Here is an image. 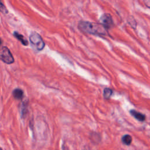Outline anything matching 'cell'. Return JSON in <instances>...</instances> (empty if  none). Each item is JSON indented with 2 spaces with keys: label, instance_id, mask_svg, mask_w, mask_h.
I'll use <instances>...</instances> for the list:
<instances>
[{
  "label": "cell",
  "instance_id": "obj_1",
  "mask_svg": "<svg viewBox=\"0 0 150 150\" xmlns=\"http://www.w3.org/2000/svg\"><path fill=\"white\" fill-rule=\"evenodd\" d=\"M79 28L83 32L89 34L99 35H105L106 34L105 28L102 25L88 21H80L79 23Z\"/></svg>",
  "mask_w": 150,
  "mask_h": 150
},
{
  "label": "cell",
  "instance_id": "obj_2",
  "mask_svg": "<svg viewBox=\"0 0 150 150\" xmlns=\"http://www.w3.org/2000/svg\"><path fill=\"white\" fill-rule=\"evenodd\" d=\"M29 40L33 48L38 51L43 50L45 46V43L43 39L40 35L36 32H33L30 33L29 36Z\"/></svg>",
  "mask_w": 150,
  "mask_h": 150
},
{
  "label": "cell",
  "instance_id": "obj_3",
  "mask_svg": "<svg viewBox=\"0 0 150 150\" xmlns=\"http://www.w3.org/2000/svg\"><path fill=\"white\" fill-rule=\"evenodd\" d=\"M0 60L8 64H12L15 61L11 51L6 46L0 47Z\"/></svg>",
  "mask_w": 150,
  "mask_h": 150
},
{
  "label": "cell",
  "instance_id": "obj_4",
  "mask_svg": "<svg viewBox=\"0 0 150 150\" xmlns=\"http://www.w3.org/2000/svg\"><path fill=\"white\" fill-rule=\"evenodd\" d=\"M101 25H102L105 29L110 28L113 25V21L111 16L109 13H104L100 18Z\"/></svg>",
  "mask_w": 150,
  "mask_h": 150
},
{
  "label": "cell",
  "instance_id": "obj_5",
  "mask_svg": "<svg viewBox=\"0 0 150 150\" xmlns=\"http://www.w3.org/2000/svg\"><path fill=\"white\" fill-rule=\"evenodd\" d=\"M130 114L137 120H138L139 121H144L145 120V116L143 114H141L139 112H138L134 110H131L129 111Z\"/></svg>",
  "mask_w": 150,
  "mask_h": 150
},
{
  "label": "cell",
  "instance_id": "obj_6",
  "mask_svg": "<svg viewBox=\"0 0 150 150\" xmlns=\"http://www.w3.org/2000/svg\"><path fill=\"white\" fill-rule=\"evenodd\" d=\"M13 36L15 38H16L18 40H19L23 45H24V46H28V44H29L28 41L23 35L17 32H14Z\"/></svg>",
  "mask_w": 150,
  "mask_h": 150
},
{
  "label": "cell",
  "instance_id": "obj_7",
  "mask_svg": "<svg viewBox=\"0 0 150 150\" xmlns=\"http://www.w3.org/2000/svg\"><path fill=\"white\" fill-rule=\"evenodd\" d=\"M12 94L15 99L21 100L23 97V91L20 88H15L13 91Z\"/></svg>",
  "mask_w": 150,
  "mask_h": 150
},
{
  "label": "cell",
  "instance_id": "obj_8",
  "mask_svg": "<svg viewBox=\"0 0 150 150\" xmlns=\"http://www.w3.org/2000/svg\"><path fill=\"white\" fill-rule=\"evenodd\" d=\"M122 141L124 144H125L127 145H129L131 144L132 142V137L129 135H125L122 138Z\"/></svg>",
  "mask_w": 150,
  "mask_h": 150
},
{
  "label": "cell",
  "instance_id": "obj_9",
  "mask_svg": "<svg viewBox=\"0 0 150 150\" xmlns=\"http://www.w3.org/2000/svg\"><path fill=\"white\" fill-rule=\"evenodd\" d=\"M112 94V90L109 88H105L104 90V97L106 99H108L110 98V97L111 96Z\"/></svg>",
  "mask_w": 150,
  "mask_h": 150
},
{
  "label": "cell",
  "instance_id": "obj_10",
  "mask_svg": "<svg viewBox=\"0 0 150 150\" xmlns=\"http://www.w3.org/2000/svg\"><path fill=\"white\" fill-rule=\"evenodd\" d=\"M0 12L3 13H8V10L7 9V8L5 7V6L2 2H0Z\"/></svg>",
  "mask_w": 150,
  "mask_h": 150
},
{
  "label": "cell",
  "instance_id": "obj_11",
  "mask_svg": "<svg viewBox=\"0 0 150 150\" xmlns=\"http://www.w3.org/2000/svg\"><path fill=\"white\" fill-rule=\"evenodd\" d=\"M25 103H23V105L22 107V114L24 116L26 114V111H27V104H25Z\"/></svg>",
  "mask_w": 150,
  "mask_h": 150
},
{
  "label": "cell",
  "instance_id": "obj_12",
  "mask_svg": "<svg viewBox=\"0 0 150 150\" xmlns=\"http://www.w3.org/2000/svg\"><path fill=\"white\" fill-rule=\"evenodd\" d=\"M143 1L144 2L145 4L146 5V6L148 8H150V0H143Z\"/></svg>",
  "mask_w": 150,
  "mask_h": 150
},
{
  "label": "cell",
  "instance_id": "obj_13",
  "mask_svg": "<svg viewBox=\"0 0 150 150\" xmlns=\"http://www.w3.org/2000/svg\"><path fill=\"white\" fill-rule=\"evenodd\" d=\"M1 44H2V40H1V39L0 38V46H1Z\"/></svg>",
  "mask_w": 150,
  "mask_h": 150
},
{
  "label": "cell",
  "instance_id": "obj_14",
  "mask_svg": "<svg viewBox=\"0 0 150 150\" xmlns=\"http://www.w3.org/2000/svg\"><path fill=\"white\" fill-rule=\"evenodd\" d=\"M0 150H2V148H0Z\"/></svg>",
  "mask_w": 150,
  "mask_h": 150
},
{
  "label": "cell",
  "instance_id": "obj_15",
  "mask_svg": "<svg viewBox=\"0 0 150 150\" xmlns=\"http://www.w3.org/2000/svg\"><path fill=\"white\" fill-rule=\"evenodd\" d=\"M0 2H1V0H0Z\"/></svg>",
  "mask_w": 150,
  "mask_h": 150
}]
</instances>
